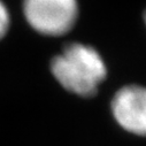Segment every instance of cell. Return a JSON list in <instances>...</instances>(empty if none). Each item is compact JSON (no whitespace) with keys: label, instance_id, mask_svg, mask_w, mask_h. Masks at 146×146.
Here are the masks:
<instances>
[{"label":"cell","instance_id":"cell-1","mask_svg":"<svg viewBox=\"0 0 146 146\" xmlns=\"http://www.w3.org/2000/svg\"><path fill=\"white\" fill-rule=\"evenodd\" d=\"M51 72L67 91L91 98L107 76V66L100 53L83 43H70L51 60Z\"/></svg>","mask_w":146,"mask_h":146},{"label":"cell","instance_id":"cell-3","mask_svg":"<svg viewBox=\"0 0 146 146\" xmlns=\"http://www.w3.org/2000/svg\"><path fill=\"white\" fill-rule=\"evenodd\" d=\"M115 121L127 131L146 136V86L128 84L120 88L111 102Z\"/></svg>","mask_w":146,"mask_h":146},{"label":"cell","instance_id":"cell-2","mask_svg":"<svg viewBox=\"0 0 146 146\" xmlns=\"http://www.w3.org/2000/svg\"><path fill=\"white\" fill-rule=\"evenodd\" d=\"M27 23L47 37H61L75 27L80 7L77 0H23Z\"/></svg>","mask_w":146,"mask_h":146},{"label":"cell","instance_id":"cell-5","mask_svg":"<svg viewBox=\"0 0 146 146\" xmlns=\"http://www.w3.org/2000/svg\"><path fill=\"white\" fill-rule=\"evenodd\" d=\"M144 22H145V24H146V11H145V13H144Z\"/></svg>","mask_w":146,"mask_h":146},{"label":"cell","instance_id":"cell-4","mask_svg":"<svg viewBox=\"0 0 146 146\" xmlns=\"http://www.w3.org/2000/svg\"><path fill=\"white\" fill-rule=\"evenodd\" d=\"M11 28V13L6 4L0 0V40L7 35Z\"/></svg>","mask_w":146,"mask_h":146}]
</instances>
